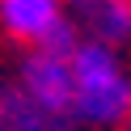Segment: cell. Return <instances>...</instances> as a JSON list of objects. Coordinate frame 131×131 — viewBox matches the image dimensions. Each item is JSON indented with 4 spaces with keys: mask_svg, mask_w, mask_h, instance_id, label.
I'll return each instance as SVG.
<instances>
[{
    "mask_svg": "<svg viewBox=\"0 0 131 131\" xmlns=\"http://www.w3.org/2000/svg\"><path fill=\"white\" fill-rule=\"evenodd\" d=\"M131 114V76L114 59V47L80 38L72 51V123L123 127Z\"/></svg>",
    "mask_w": 131,
    "mask_h": 131,
    "instance_id": "6da1fadb",
    "label": "cell"
},
{
    "mask_svg": "<svg viewBox=\"0 0 131 131\" xmlns=\"http://www.w3.org/2000/svg\"><path fill=\"white\" fill-rule=\"evenodd\" d=\"M17 89L26 97H34L42 110L59 114V118H72V59L34 51L21 63V85Z\"/></svg>",
    "mask_w": 131,
    "mask_h": 131,
    "instance_id": "7a4b0ae2",
    "label": "cell"
},
{
    "mask_svg": "<svg viewBox=\"0 0 131 131\" xmlns=\"http://www.w3.org/2000/svg\"><path fill=\"white\" fill-rule=\"evenodd\" d=\"M59 21H63L59 0H0V26H4V34L26 42V47H38Z\"/></svg>",
    "mask_w": 131,
    "mask_h": 131,
    "instance_id": "3957f363",
    "label": "cell"
},
{
    "mask_svg": "<svg viewBox=\"0 0 131 131\" xmlns=\"http://www.w3.org/2000/svg\"><path fill=\"white\" fill-rule=\"evenodd\" d=\"M0 127L4 131H72V118L42 110L21 89H4L0 93Z\"/></svg>",
    "mask_w": 131,
    "mask_h": 131,
    "instance_id": "277c9868",
    "label": "cell"
},
{
    "mask_svg": "<svg viewBox=\"0 0 131 131\" xmlns=\"http://www.w3.org/2000/svg\"><path fill=\"white\" fill-rule=\"evenodd\" d=\"M89 30H93V42L114 47L131 38V0H93L85 9Z\"/></svg>",
    "mask_w": 131,
    "mask_h": 131,
    "instance_id": "5b68a950",
    "label": "cell"
},
{
    "mask_svg": "<svg viewBox=\"0 0 131 131\" xmlns=\"http://www.w3.org/2000/svg\"><path fill=\"white\" fill-rule=\"evenodd\" d=\"M76 47H80V34H76V26L63 17L59 26H55L51 34L34 47V51H47V55H59V59H72V51H76Z\"/></svg>",
    "mask_w": 131,
    "mask_h": 131,
    "instance_id": "8992f818",
    "label": "cell"
},
{
    "mask_svg": "<svg viewBox=\"0 0 131 131\" xmlns=\"http://www.w3.org/2000/svg\"><path fill=\"white\" fill-rule=\"evenodd\" d=\"M59 4H76V9H89L93 0H59Z\"/></svg>",
    "mask_w": 131,
    "mask_h": 131,
    "instance_id": "52a82bcc",
    "label": "cell"
},
{
    "mask_svg": "<svg viewBox=\"0 0 131 131\" xmlns=\"http://www.w3.org/2000/svg\"><path fill=\"white\" fill-rule=\"evenodd\" d=\"M127 131H131V114H127Z\"/></svg>",
    "mask_w": 131,
    "mask_h": 131,
    "instance_id": "ba28073f",
    "label": "cell"
},
{
    "mask_svg": "<svg viewBox=\"0 0 131 131\" xmlns=\"http://www.w3.org/2000/svg\"><path fill=\"white\" fill-rule=\"evenodd\" d=\"M0 131H4V127H0Z\"/></svg>",
    "mask_w": 131,
    "mask_h": 131,
    "instance_id": "9c48e42d",
    "label": "cell"
}]
</instances>
